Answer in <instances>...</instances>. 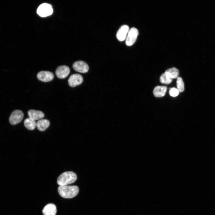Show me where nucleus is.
I'll return each mask as SVG.
<instances>
[{"label": "nucleus", "mask_w": 215, "mask_h": 215, "mask_svg": "<svg viewBox=\"0 0 215 215\" xmlns=\"http://www.w3.org/2000/svg\"><path fill=\"white\" fill-rule=\"evenodd\" d=\"M78 187L76 185L59 186L58 191L59 194L63 198H72L75 197L79 192Z\"/></svg>", "instance_id": "obj_1"}, {"label": "nucleus", "mask_w": 215, "mask_h": 215, "mask_svg": "<svg viewBox=\"0 0 215 215\" xmlns=\"http://www.w3.org/2000/svg\"><path fill=\"white\" fill-rule=\"evenodd\" d=\"M77 179L76 174L72 171H66L60 174L57 179L59 186L66 185L74 182Z\"/></svg>", "instance_id": "obj_2"}, {"label": "nucleus", "mask_w": 215, "mask_h": 215, "mask_svg": "<svg viewBox=\"0 0 215 215\" xmlns=\"http://www.w3.org/2000/svg\"><path fill=\"white\" fill-rule=\"evenodd\" d=\"M37 12L40 16L45 17L52 14L53 9L50 4L44 3L39 5L37 9Z\"/></svg>", "instance_id": "obj_3"}, {"label": "nucleus", "mask_w": 215, "mask_h": 215, "mask_svg": "<svg viewBox=\"0 0 215 215\" xmlns=\"http://www.w3.org/2000/svg\"><path fill=\"white\" fill-rule=\"evenodd\" d=\"M138 34L136 28L132 27L129 29L125 39L126 45L128 46L132 45L136 42Z\"/></svg>", "instance_id": "obj_4"}, {"label": "nucleus", "mask_w": 215, "mask_h": 215, "mask_svg": "<svg viewBox=\"0 0 215 215\" xmlns=\"http://www.w3.org/2000/svg\"><path fill=\"white\" fill-rule=\"evenodd\" d=\"M24 117V113L20 110H15L11 113L9 118L10 123L16 125L20 122Z\"/></svg>", "instance_id": "obj_5"}, {"label": "nucleus", "mask_w": 215, "mask_h": 215, "mask_svg": "<svg viewBox=\"0 0 215 215\" xmlns=\"http://www.w3.org/2000/svg\"><path fill=\"white\" fill-rule=\"evenodd\" d=\"M73 67L75 71L82 73H87L89 69L87 64L82 61H78L74 62Z\"/></svg>", "instance_id": "obj_6"}, {"label": "nucleus", "mask_w": 215, "mask_h": 215, "mask_svg": "<svg viewBox=\"0 0 215 215\" xmlns=\"http://www.w3.org/2000/svg\"><path fill=\"white\" fill-rule=\"evenodd\" d=\"M83 80V78L81 75L74 74L70 76L68 79V82L69 86L74 87L81 84Z\"/></svg>", "instance_id": "obj_7"}, {"label": "nucleus", "mask_w": 215, "mask_h": 215, "mask_svg": "<svg viewBox=\"0 0 215 215\" xmlns=\"http://www.w3.org/2000/svg\"><path fill=\"white\" fill-rule=\"evenodd\" d=\"M37 77L41 81L47 82L52 81L54 78V75L51 72L42 71L37 73Z\"/></svg>", "instance_id": "obj_8"}, {"label": "nucleus", "mask_w": 215, "mask_h": 215, "mask_svg": "<svg viewBox=\"0 0 215 215\" xmlns=\"http://www.w3.org/2000/svg\"><path fill=\"white\" fill-rule=\"evenodd\" d=\"M70 72L69 67L66 65H61L58 67L56 69L55 73L59 78L63 79L66 78Z\"/></svg>", "instance_id": "obj_9"}, {"label": "nucleus", "mask_w": 215, "mask_h": 215, "mask_svg": "<svg viewBox=\"0 0 215 215\" xmlns=\"http://www.w3.org/2000/svg\"><path fill=\"white\" fill-rule=\"evenodd\" d=\"M129 27L126 25L122 26L118 30L116 35L117 39L120 41L125 40L129 30Z\"/></svg>", "instance_id": "obj_10"}, {"label": "nucleus", "mask_w": 215, "mask_h": 215, "mask_svg": "<svg viewBox=\"0 0 215 215\" xmlns=\"http://www.w3.org/2000/svg\"><path fill=\"white\" fill-rule=\"evenodd\" d=\"M56 211V207L53 203L47 205L42 210V213L44 215H55Z\"/></svg>", "instance_id": "obj_11"}, {"label": "nucleus", "mask_w": 215, "mask_h": 215, "mask_svg": "<svg viewBox=\"0 0 215 215\" xmlns=\"http://www.w3.org/2000/svg\"><path fill=\"white\" fill-rule=\"evenodd\" d=\"M29 117L36 121L42 119L44 117L43 112L40 110H30L27 112Z\"/></svg>", "instance_id": "obj_12"}, {"label": "nucleus", "mask_w": 215, "mask_h": 215, "mask_svg": "<svg viewBox=\"0 0 215 215\" xmlns=\"http://www.w3.org/2000/svg\"><path fill=\"white\" fill-rule=\"evenodd\" d=\"M167 90V87L164 86H157L153 90V94L156 97H161L164 96Z\"/></svg>", "instance_id": "obj_13"}, {"label": "nucleus", "mask_w": 215, "mask_h": 215, "mask_svg": "<svg viewBox=\"0 0 215 215\" xmlns=\"http://www.w3.org/2000/svg\"><path fill=\"white\" fill-rule=\"evenodd\" d=\"M49 121L47 119H42L39 120L36 123L38 129L41 131L45 130L50 125Z\"/></svg>", "instance_id": "obj_14"}, {"label": "nucleus", "mask_w": 215, "mask_h": 215, "mask_svg": "<svg viewBox=\"0 0 215 215\" xmlns=\"http://www.w3.org/2000/svg\"><path fill=\"white\" fill-rule=\"evenodd\" d=\"M165 74L172 79H177L179 75L178 70L175 67H172L166 70Z\"/></svg>", "instance_id": "obj_15"}, {"label": "nucleus", "mask_w": 215, "mask_h": 215, "mask_svg": "<svg viewBox=\"0 0 215 215\" xmlns=\"http://www.w3.org/2000/svg\"><path fill=\"white\" fill-rule=\"evenodd\" d=\"M24 124L25 127L28 130H34L36 126V123L35 121L29 117L25 119L24 121Z\"/></svg>", "instance_id": "obj_16"}, {"label": "nucleus", "mask_w": 215, "mask_h": 215, "mask_svg": "<svg viewBox=\"0 0 215 215\" xmlns=\"http://www.w3.org/2000/svg\"><path fill=\"white\" fill-rule=\"evenodd\" d=\"M172 80V79L167 76L165 73H162L160 77V81L162 84H168L171 82Z\"/></svg>", "instance_id": "obj_17"}, {"label": "nucleus", "mask_w": 215, "mask_h": 215, "mask_svg": "<svg viewBox=\"0 0 215 215\" xmlns=\"http://www.w3.org/2000/svg\"><path fill=\"white\" fill-rule=\"evenodd\" d=\"M177 89L179 92H182L184 90V84L182 78L178 77L176 80Z\"/></svg>", "instance_id": "obj_18"}, {"label": "nucleus", "mask_w": 215, "mask_h": 215, "mask_svg": "<svg viewBox=\"0 0 215 215\" xmlns=\"http://www.w3.org/2000/svg\"><path fill=\"white\" fill-rule=\"evenodd\" d=\"M169 89V93L171 96L174 97L178 95L179 92L177 88L173 87L170 88Z\"/></svg>", "instance_id": "obj_19"}]
</instances>
